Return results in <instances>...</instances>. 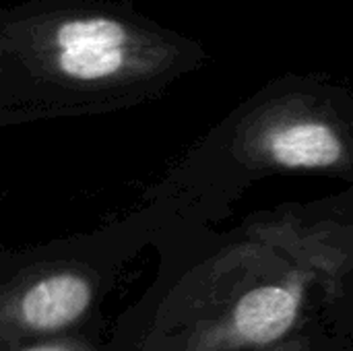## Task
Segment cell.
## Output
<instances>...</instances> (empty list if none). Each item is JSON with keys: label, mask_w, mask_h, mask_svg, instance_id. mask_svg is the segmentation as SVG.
I'll use <instances>...</instances> for the list:
<instances>
[{"label": "cell", "mask_w": 353, "mask_h": 351, "mask_svg": "<svg viewBox=\"0 0 353 351\" xmlns=\"http://www.w3.org/2000/svg\"><path fill=\"white\" fill-rule=\"evenodd\" d=\"M56 60L64 74L79 81L112 77L124 64L126 33L105 17H79L56 31Z\"/></svg>", "instance_id": "3"}, {"label": "cell", "mask_w": 353, "mask_h": 351, "mask_svg": "<svg viewBox=\"0 0 353 351\" xmlns=\"http://www.w3.org/2000/svg\"><path fill=\"white\" fill-rule=\"evenodd\" d=\"M240 155L254 168L341 170L352 163L341 132L321 118H279L250 130Z\"/></svg>", "instance_id": "2"}, {"label": "cell", "mask_w": 353, "mask_h": 351, "mask_svg": "<svg viewBox=\"0 0 353 351\" xmlns=\"http://www.w3.org/2000/svg\"><path fill=\"white\" fill-rule=\"evenodd\" d=\"M263 351H316V348H314L312 337H308V335H298V337H294V339H290V341H283V343H279V345H275V348H271V350Z\"/></svg>", "instance_id": "5"}, {"label": "cell", "mask_w": 353, "mask_h": 351, "mask_svg": "<svg viewBox=\"0 0 353 351\" xmlns=\"http://www.w3.org/2000/svg\"><path fill=\"white\" fill-rule=\"evenodd\" d=\"M29 351H68L64 348H37V350H29Z\"/></svg>", "instance_id": "6"}, {"label": "cell", "mask_w": 353, "mask_h": 351, "mask_svg": "<svg viewBox=\"0 0 353 351\" xmlns=\"http://www.w3.org/2000/svg\"><path fill=\"white\" fill-rule=\"evenodd\" d=\"M352 269V236L337 225L256 221L199 269L184 350L263 351L304 335L343 296Z\"/></svg>", "instance_id": "1"}, {"label": "cell", "mask_w": 353, "mask_h": 351, "mask_svg": "<svg viewBox=\"0 0 353 351\" xmlns=\"http://www.w3.org/2000/svg\"><path fill=\"white\" fill-rule=\"evenodd\" d=\"M91 302V288L77 275H54L23 298V317L33 329H58L72 323Z\"/></svg>", "instance_id": "4"}]
</instances>
